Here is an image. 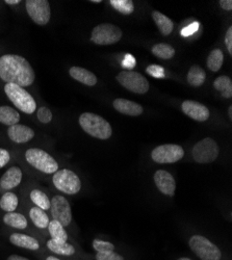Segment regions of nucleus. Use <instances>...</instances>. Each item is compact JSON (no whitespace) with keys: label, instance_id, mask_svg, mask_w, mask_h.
I'll return each mask as SVG.
<instances>
[{"label":"nucleus","instance_id":"obj_1","mask_svg":"<svg viewBox=\"0 0 232 260\" xmlns=\"http://www.w3.org/2000/svg\"><path fill=\"white\" fill-rule=\"evenodd\" d=\"M0 78L6 83L29 86L36 79V73L29 61L18 54H5L0 57Z\"/></svg>","mask_w":232,"mask_h":260},{"label":"nucleus","instance_id":"obj_2","mask_svg":"<svg viewBox=\"0 0 232 260\" xmlns=\"http://www.w3.org/2000/svg\"><path fill=\"white\" fill-rule=\"evenodd\" d=\"M79 125L84 133L99 140H109L113 135L111 124L93 113H83L79 117Z\"/></svg>","mask_w":232,"mask_h":260},{"label":"nucleus","instance_id":"obj_3","mask_svg":"<svg viewBox=\"0 0 232 260\" xmlns=\"http://www.w3.org/2000/svg\"><path fill=\"white\" fill-rule=\"evenodd\" d=\"M5 93L20 112H23L27 115H31L36 112L37 103L34 97L22 86L13 83H6Z\"/></svg>","mask_w":232,"mask_h":260},{"label":"nucleus","instance_id":"obj_4","mask_svg":"<svg viewBox=\"0 0 232 260\" xmlns=\"http://www.w3.org/2000/svg\"><path fill=\"white\" fill-rule=\"evenodd\" d=\"M25 159L32 168L45 174H54L58 170L57 161L46 151L39 148L26 150Z\"/></svg>","mask_w":232,"mask_h":260},{"label":"nucleus","instance_id":"obj_5","mask_svg":"<svg viewBox=\"0 0 232 260\" xmlns=\"http://www.w3.org/2000/svg\"><path fill=\"white\" fill-rule=\"evenodd\" d=\"M188 246L201 260H221L222 252L208 238L201 235H193L188 241Z\"/></svg>","mask_w":232,"mask_h":260},{"label":"nucleus","instance_id":"obj_6","mask_svg":"<svg viewBox=\"0 0 232 260\" xmlns=\"http://www.w3.org/2000/svg\"><path fill=\"white\" fill-rule=\"evenodd\" d=\"M52 182L56 189L67 194H76L81 189L80 178L68 169L57 170L53 174Z\"/></svg>","mask_w":232,"mask_h":260},{"label":"nucleus","instance_id":"obj_7","mask_svg":"<svg viewBox=\"0 0 232 260\" xmlns=\"http://www.w3.org/2000/svg\"><path fill=\"white\" fill-rule=\"evenodd\" d=\"M118 81L125 89L135 93V94H145L149 91V82L141 73L131 71V70H124L121 71L117 77Z\"/></svg>","mask_w":232,"mask_h":260},{"label":"nucleus","instance_id":"obj_8","mask_svg":"<svg viewBox=\"0 0 232 260\" xmlns=\"http://www.w3.org/2000/svg\"><path fill=\"white\" fill-rule=\"evenodd\" d=\"M220 153V148L218 144L210 138H205L198 142L193 150L192 155L198 164H210L215 161Z\"/></svg>","mask_w":232,"mask_h":260},{"label":"nucleus","instance_id":"obj_9","mask_svg":"<svg viewBox=\"0 0 232 260\" xmlns=\"http://www.w3.org/2000/svg\"><path fill=\"white\" fill-rule=\"evenodd\" d=\"M122 38V30L111 23H102L93 28L91 40L97 45H113Z\"/></svg>","mask_w":232,"mask_h":260},{"label":"nucleus","instance_id":"obj_10","mask_svg":"<svg viewBox=\"0 0 232 260\" xmlns=\"http://www.w3.org/2000/svg\"><path fill=\"white\" fill-rule=\"evenodd\" d=\"M183 155V148L175 144L160 145L154 148L151 152V158L156 164H174L180 160Z\"/></svg>","mask_w":232,"mask_h":260},{"label":"nucleus","instance_id":"obj_11","mask_svg":"<svg viewBox=\"0 0 232 260\" xmlns=\"http://www.w3.org/2000/svg\"><path fill=\"white\" fill-rule=\"evenodd\" d=\"M25 9L30 19L38 25H46L50 21L51 9L47 0H27Z\"/></svg>","mask_w":232,"mask_h":260},{"label":"nucleus","instance_id":"obj_12","mask_svg":"<svg viewBox=\"0 0 232 260\" xmlns=\"http://www.w3.org/2000/svg\"><path fill=\"white\" fill-rule=\"evenodd\" d=\"M51 214L53 220L60 223L64 227H68L72 221V210L69 201L64 197L57 194L51 200L50 204Z\"/></svg>","mask_w":232,"mask_h":260},{"label":"nucleus","instance_id":"obj_13","mask_svg":"<svg viewBox=\"0 0 232 260\" xmlns=\"http://www.w3.org/2000/svg\"><path fill=\"white\" fill-rule=\"evenodd\" d=\"M157 189L165 196L173 197L176 190V181L171 173L164 170H158L153 176Z\"/></svg>","mask_w":232,"mask_h":260},{"label":"nucleus","instance_id":"obj_14","mask_svg":"<svg viewBox=\"0 0 232 260\" xmlns=\"http://www.w3.org/2000/svg\"><path fill=\"white\" fill-rule=\"evenodd\" d=\"M182 112L191 119L198 121V122H204L206 120L209 119L210 113L208 108L197 102V101H193V100H185L182 105Z\"/></svg>","mask_w":232,"mask_h":260},{"label":"nucleus","instance_id":"obj_15","mask_svg":"<svg viewBox=\"0 0 232 260\" xmlns=\"http://www.w3.org/2000/svg\"><path fill=\"white\" fill-rule=\"evenodd\" d=\"M8 136L10 140L13 141L14 143L24 144L31 141L35 138V132L26 125L16 124L9 127Z\"/></svg>","mask_w":232,"mask_h":260},{"label":"nucleus","instance_id":"obj_16","mask_svg":"<svg viewBox=\"0 0 232 260\" xmlns=\"http://www.w3.org/2000/svg\"><path fill=\"white\" fill-rule=\"evenodd\" d=\"M22 171L19 167L10 168L0 178V188L10 191L22 181Z\"/></svg>","mask_w":232,"mask_h":260},{"label":"nucleus","instance_id":"obj_17","mask_svg":"<svg viewBox=\"0 0 232 260\" xmlns=\"http://www.w3.org/2000/svg\"><path fill=\"white\" fill-rule=\"evenodd\" d=\"M114 108L119 112L120 114L130 116V117H138L143 114V106L139 103L132 102L127 99L118 98L114 101Z\"/></svg>","mask_w":232,"mask_h":260},{"label":"nucleus","instance_id":"obj_18","mask_svg":"<svg viewBox=\"0 0 232 260\" xmlns=\"http://www.w3.org/2000/svg\"><path fill=\"white\" fill-rule=\"evenodd\" d=\"M10 242L16 247L31 250V251H37L40 249V244L36 238L26 234L14 233L10 236Z\"/></svg>","mask_w":232,"mask_h":260},{"label":"nucleus","instance_id":"obj_19","mask_svg":"<svg viewBox=\"0 0 232 260\" xmlns=\"http://www.w3.org/2000/svg\"><path fill=\"white\" fill-rule=\"evenodd\" d=\"M69 73L73 79L81 82L82 84H86L88 86H94L97 83L96 75L87 69H83L80 67H72L69 70Z\"/></svg>","mask_w":232,"mask_h":260},{"label":"nucleus","instance_id":"obj_20","mask_svg":"<svg viewBox=\"0 0 232 260\" xmlns=\"http://www.w3.org/2000/svg\"><path fill=\"white\" fill-rule=\"evenodd\" d=\"M19 121L20 114L17 110L8 105L0 106V123L10 127L19 124Z\"/></svg>","mask_w":232,"mask_h":260},{"label":"nucleus","instance_id":"obj_21","mask_svg":"<svg viewBox=\"0 0 232 260\" xmlns=\"http://www.w3.org/2000/svg\"><path fill=\"white\" fill-rule=\"evenodd\" d=\"M152 18L154 20L155 24L157 25L159 31L161 32V35L169 36L173 31V28H174L173 21L170 18H168L165 15L157 11H154L152 13Z\"/></svg>","mask_w":232,"mask_h":260},{"label":"nucleus","instance_id":"obj_22","mask_svg":"<svg viewBox=\"0 0 232 260\" xmlns=\"http://www.w3.org/2000/svg\"><path fill=\"white\" fill-rule=\"evenodd\" d=\"M4 222L9 227L19 230L25 229L28 225L25 216L18 212H7L4 216Z\"/></svg>","mask_w":232,"mask_h":260},{"label":"nucleus","instance_id":"obj_23","mask_svg":"<svg viewBox=\"0 0 232 260\" xmlns=\"http://www.w3.org/2000/svg\"><path fill=\"white\" fill-rule=\"evenodd\" d=\"M47 248L57 255L72 256L75 253V248L68 242H59L55 240H49L47 242Z\"/></svg>","mask_w":232,"mask_h":260},{"label":"nucleus","instance_id":"obj_24","mask_svg":"<svg viewBox=\"0 0 232 260\" xmlns=\"http://www.w3.org/2000/svg\"><path fill=\"white\" fill-rule=\"evenodd\" d=\"M29 218L35 226L40 229H46L50 223L49 216L45 212V210L39 207H32L29 211Z\"/></svg>","mask_w":232,"mask_h":260},{"label":"nucleus","instance_id":"obj_25","mask_svg":"<svg viewBox=\"0 0 232 260\" xmlns=\"http://www.w3.org/2000/svg\"><path fill=\"white\" fill-rule=\"evenodd\" d=\"M205 79H206L205 71L200 66H197V64H195V66L191 67V69L188 70L187 82L191 84L192 86H195V88H197V86L202 85L204 83Z\"/></svg>","mask_w":232,"mask_h":260},{"label":"nucleus","instance_id":"obj_26","mask_svg":"<svg viewBox=\"0 0 232 260\" xmlns=\"http://www.w3.org/2000/svg\"><path fill=\"white\" fill-rule=\"evenodd\" d=\"M48 231L51 236V240L59 242H68V233L65 230V227L55 220H52L48 225Z\"/></svg>","mask_w":232,"mask_h":260},{"label":"nucleus","instance_id":"obj_27","mask_svg":"<svg viewBox=\"0 0 232 260\" xmlns=\"http://www.w3.org/2000/svg\"><path fill=\"white\" fill-rule=\"evenodd\" d=\"M223 61H224L223 51L219 48L214 49L212 52L209 53V55L207 57V67L210 71L218 72L221 69V67L223 66Z\"/></svg>","mask_w":232,"mask_h":260},{"label":"nucleus","instance_id":"obj_28","mask_svg":"<svg viewBox=\"0 0 232 260\" xmlns=\"http://www.w3.org/2000/svg\"><path fill=\"white\" fill-rule=\"evenodd\" d=\"M215 89L221 92L224 98H231L232 97V80L228 76H220L214 82Z\"/></svg>","mask_w":232,"mask_h":260},{"label":"nucleus","instance_id":"obj_29","mask_svg":"<svg viewBox=\"0 0 232 260\" xmlns=\"http://www.w3.org/2000/svg\"><path fill=\"white\" fill-rule=\"evenodd\" d=\"M30 200L32 201V203H35L36 207H39L43 210H48L50 209V204L51 201L49 200L48 196L40 189H32L30 191Z\"/></svg>","mask_w":232,"mask_h":260},{"label":"nucleus","instance_id":"obj_30","mask_svg":"<svg viewBox=\"0 0 232 260\" xmlns=\"http://www.w3.org/2000/svg\"><path fill=\"white\" fill-rule=\"evenodd\" d=\"M19 204L17 194L12 191H7L0 199V208L7 212H14Z\"/></svg>","mask_w":232,"mask_h":260},{"label":"nucleus","instance_id":"obj_31","mask_svg":"<svg viewBox=\"0 0 232 260\" xmlns=\"http://www.w3.org/2000/svg\"><path fill=\"white\" fill-rule=\"evenodd\" d=\"M152 53L161 59H171L175 55V49L171 45L160 43L152 47Z\"/></svg>","mask_w":232,"mask_h":260},{"label":"nucleus","instance_id":"obj_32","mask_svg":"<svg viewBox=\"0 0 232 260\" xmlns=\"http://www.w3.org/2000/svg\"><path fill=\"white\" fill-rule=\"evenodd\" d=\"M110 4L123 15H130L135 12V5L131 0H111Z\"/></svg>","mask_w":232,"mask_h":260},{"label":"nucleus","instance_id":"obj_33","mask_svg":"<svg viewBox=\"0 0 232 260\" xmlns=\"http://www.w3.org/2000/svg\"><path fill=\"white\" fill-rule=\"evenodd\" d=\"M93 248L94 250L98 253V252H107V251H115V245H113L110 242H105V241H101L96 238V240L93 241Z\"/></svg>","mask_w":232,"mask_h":260},{"label":"nucleus","instance_id":"obj_34","mask_svg":"<svg viewBox=\"0 0 232 260\" xmlns=\"http://www.w3.org/2000/svg\"><path fill=\"white\" fill-rule=\"evenodd\" d=\"M37 117H38V120L41 123L48 124L52 120V113H51V111L49 110L48 107L42 106L41 108H39L38 112H37Z\"/></svg>","mask_w":232,"mask_h":260},{"label":"nucleus","instance_id":"obj_35","mask_svg":"<svg viewBox=\"0 0 232 260\" xmlns=\"http://www.w3.org/2000/svg\"><path fill=\"white\" fill-rule=\"evenodd\" d=\"M96 260H124V257L115 251L98 252L96 254Z\"/></svg>","mask_w":232,"mask_h":260},{"label":"nucleus","instance_id":"obj_36","mask_svg":"<svg viewBox=\"0 0 232 260\" xmlns=\"http://www.w3.org/2000/svg\"><path fill=\"white\" fill-rule=\"evenodd\" d=\"M146 72L155 78H163L165 75L163 68L160 66H157V64H151V66H148L146 69Z\"/></svg>","mask_w":232,"mask_h":260},{"label":"nucleus","instance_id":"obj_37","mask_svg":"<svg viewBox=\"0 0 232 260\" xmlns=\"http://www.w3.org/2000/svg\"><path fill=\"white\" fill-rule=\"evenodd\" d=\"M11 160V155L8 150L0 148V169L6 167Z\"/></svg>","mask_w":232,"mask_h":260},{"label":"nucleus","instance_id":"obj_38","mask_svg":"<svg viewBox=\"0 0 232 260\" xmlns=\"http://www.w3.org/2000/svg\"><path fill=\"white\" fill-rule=\"evenodd\" d=\"M136 59H135V57L132 56V55H130V54H126L125 55V58H124V60H123V62H122V66L124 67V68H127V69H132L135 66H136Z\"/></svg>","mask_w":232,"mask_h":260},{"label":"nucleus","instance_id":"obj_39","mask_svg":"<svg viewBox=\"0 0 232 260\" xmlns=\"http://www.w3.org/2000/svg\"><path fill=\"white\" fill-rule=\"evenodd\" d=\"M225 44L226 47L228 49L229 54H232V27L230 26L227 31H226V36H225Z\"/></svg>","mask_w":232,"mask_h":260},{"label":"nucleus","instance_id":"obj_40","mask_svg":"<svg viewBox=\"0 0 232 260\" xmlns=\"http://www.w3.org/2000/svg\"><path fill=\"white\" fill-rule=\"evenodd\" d=\"M198 27H199V24H198V23H193V24H191V25H188L187 27L183 28V29L181 30V35H182L183 37L191 36V35H193L195 31L198 30Z\"/></svg>","mask_w":232,"mask_h":260},{"label":"nucleus","instance_id":"obj_41","mask_svg":"<svg viewBox=\"0 0 232 260\" xmlns=\"http://www.w3.org/2000/svg\"><path fill=\"white\" fill-rule=\"evenodd\" d=\"M220 7L224 11H231L232 10V2L231 0H220Z\"/></svg>","mask_w":232,"mask_h":260},{"label":"nucleus","instance_id":"obj_42","mask_svg":"<svg viewBox=\"0 0 232 260\" xmlns=\"http://www.w3.org/2000/svg\"><path fill=\"white\" fill-rule=\"evenodd\" d=\"M7 260H29V259L19 255H11Z\"/></svg>","mask_w":232,"mask_h":260},{"label":"nucleus","instance_id":"obj_43","mask_svg":"<svg viewBox=\"0 0 232 260\" xmlns=\"http://www.w3.org/2000/svg\"><path fill=\"white\" fill-rule=\"evenodd\" d=\"M21 2L20 0H6L5 4L7 5H11V6H16V5H19Z\"/></svg>","mask_w":232,"mask_h":260},{"label":"nucleus","instance_id":"obj_44","mask_svg":"<svg viewBox=\"0 0 232 260\" xmlns=\"http://www.w3.org/2000/svg\"><path fill=\"white\" fill-rule=\"evenodd\" d=\"M228 116L230 118V120H232V106L230 105L229 108H228Z\"/></svg>","mask_w":232,"mask_h":260},{"label":"nucleus","instance_id":"obj_45","mask_svg":"<svg viewBox=\"0 0 232 260\" xmlns=\"http://www.w3.org/2000/svg\"><path fill=\"white\" fill-rule=\"evenodd\" d=\"M46 260H59V259L56 258V257H54V256H49V257H47Z\"/></svg>","mask_w":232,"mask_h":260},{"label":"nucleus","instance_id":"obj_46","mask_svg":"<svg viewBox=\"0 0 232 260\" xmlns=\"http://www.w3.org/2000/svg\"><path fill=\"white\" fill-rule=\"evenodd\" d=\"M91 3H93V4H101L102 2H101V0H91Z\"/></svg>","mask_w":232,"mask_h":260},{"label":"nucleus","instance_id":"obj_47","mask_svg":"<svg viewBox=\"0 0 232 260\" xmlns=\"http://www.w3.org/2000/svg\"><path fill=\"white\" fill-rule=\"evenodd\" d=\"M177 260H192V259H189V258H187V257H181V258H179V259H177Z\"/></svg>","mask_w":232,"mask_h":260}]
</instances>
